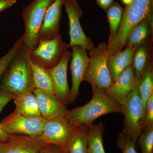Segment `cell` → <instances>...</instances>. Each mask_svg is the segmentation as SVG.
I'll return each mask as SVG.
<instances>
[{"label": "cell", "instance_id": "cell-1", "mask_svg": "<svg viewBox=\"0 0 153 153\" xmlns=\"http://www.w3.org/2000/svg\"><path fill=\"white\" fill-rule=\"evenodd\" d=\"M91 87L93 95L90 101L67 112L65 117L74 126H84L89 128L102 116L113 113L123 114L121 106L109 97L104 90Z\"/></svg>", "mask_w": 153, "mask_h": 153}, {"label": "cell", "instance_id": "cell-2", "mask_svg": "<svg viewBox=\"0 0 153 153\" xmlns=\"http://www.w3.org/2000/svg\"><path fill=\"white\" fill-rule=\"evenodd\" d=\"M0 88L16 95L33 92L35 89L30 62V50L24 44L6 68Z\"/></svg>", "mask_w": 153, "mask_h": 153}, {"label": "cell", "instance_id": "cell-3", "mask_svg": "<svg viewBox=\"0 0 153 153\" xmlns=\"http://www.w3.org/2000/svg\"><path fill=\"white\" fill-rule=\"evenodd\" d=\"M152 4L153 0H134L130 4L126 6L116 37L108 45L109 56L120 52L125 47L132 29L152 15Z\"/></svg>", "mask_w": 153, "mask_h": 153}, {"label": "cell", "instance_id": "cell-4", "mask_svg": "<svg viewBox=\"0 0 153 153\" xmlns=\"http://www.w3.org/2000/svg\"><path fill=\"white\" fill-rule=\"evenodd\" d=\"M55 0H33L23 9L22 17L25 32L22 36L24 44L29 50L37 47L38 33L46 11Z\"/></svg>", "mask_w": 153, "mask_h": 153}, {"label": "cell", "instance_id": "cell-5", "mask_svg": "<svg viewBox=\"0 0 153 153\" xmlns=\"http://www.w3.org/2000/svg\"><path fill=\"white\" fill-rule=\"evenodd\" d=\"M89 52V63L83 81L89 82L91 86L105 90L112 84V80L108 66V44L100 43Z\"/></svg>", "mask_w": 153, "mask_h": 153}, {"label": "cell", "instance_id": "cell-6", "mask_svg": "<svg viewBox=\"0 0 153 153\" xmlns=\"http://www.w3.org/2000/svg\"><path fill=\"white\" fill-rule=\"evenodd\" d=\"M121 106L124 117L123 131L135 143L142 131L144 120L142 102L138 85Z\"/></svg>", "mask_w": 153, "mask_h": 153}, {"label": "cell", "instance_id": "cell-7", "mask_svg": "<svg viewBox=\"0 0 153 153\" xmlns=\"http://www.w3.org/2000/svg\"><path fill=\"white\" fill-rule=\"evenodd\" d=\"M68 48L59 34L49 40H39L37 47L30 50V58L45 68H52L60 62Z\"/></svg>", "mask_w": 153, "mask_h": 153}, {"label": "cell", "instance_id": "cell-8", "mask_svg": "<svg viewBox=\"0 0 153 153\" xmlns=\"http://www.w3.org/2000/svg\"><path fill=\"white\" fill-rule=\"evenodd\" d=\"M46 120L42 116L26 117L15 110L3 119L0 124L10 134H21L38 137L43 132Z\"/></svg>", "mask_w": 153, "mask_h": 153}, {"label": "cell", "instance_id": "cell-9", "mask_svg": "<svg viewBox=\"0 0 153 153\" xmlns=\"http://www.w3.org/2000/svg\"><path fill=\"white\" fill-rule=\"evenodd\" d=\"M63 5L69 20L70 41L68 47L75 45L80 46L88 52L94 49L95 44L85 35L80 24V19L83 12L77 0H63Z\"/></svg>", "mask_w": 153, "mask_h": 153}, {"label": "cell", "instance_id": "cell-10", "mask_svg": "<svg viewBox=\"0 0 153 153\" xmlns=\"http://www.w3.org/2000/svg\"><path fill=\"white\" fill-rule=\"evenodd\" d=\"M76 128L65 117L47 120L43 132L38 137L44 143L56 145L66 150Z\"/></svg>", "mask_w": 153, "mask_h": 153}, {"label": "cell", "instance_id": "cell-11", "mask_svg": "<svg viewBox=\"0 0 153 153\" xmlns=\"http://www.w3.org/2000/svg\"><path fill=\"white\" fill-rule=\"evenodd\" d=\"M72 59L70 64L72 86L70 89L69 103H73L79 96V88L83 81L89 63V57L86 49L81 46H71Z\"/></svg>", "mask_w": 153, "mask_h": 153}, {"label": "cell", "instance_id": "cell-12", "mask_svg": "<svg viewBox=\"0 0 153 153\" xmlns=\"http://www.w3.org/2000/svg\"><path fill=\"white\" fill-rule=\"evenodd\" d=\"M72 56L71 52L66 50L60 62L52 68H46L52 77L55 86V95L62 103L67 105L69 103L70 89L67 79L68 62Z\"/></svg>", "mask_w": 153, "mask_h": 153}, {"label": "cell", "instance_id": "cell-13", "mask_svg": "<svg viewBox=\"0 0 153 153\" xmlns=\"http://www.w3.org/2000/svg\"><path fill=\"white\" fill-rule=\"evenodd\" d=\"M138 84L132 65L127 67L113 82L105 93L118 104L121 105Z\"/></svg>", "mask_w": 153, "mask_h": 153}, {"label": "cell", "instance_id": "cell-14", "mask_svg": "<svg viewBox=\"0 0 153 153\" xmlns=\"http://www.w3.org/2000/svg\"><path fill=\"white\" fill-rule=\"evenodd\" d=\"M45 144L38 137L11 134L0 143V153H38Z\"/></svg>", "mask_w": 153, "mask_h": 153}, {"label": "cell", "instance_id": "cell-15", "mask_svg": "<svg viewBox=\"0 0 153 153\" xmlns=\"http://www.w3.org/2000/svg\"><path fill=\"white\" fill-rule=\"evenodd\" d=\"M36 95L41 116L47 120L66 117L68 110L53 94L35 88Z\"/></svg>", "mask_w": 153, "mask_h": 153}, {"label": "cell", "instance_id": "cell-16", "mask_svg": "<svg viewBox=\"0 0 153 153\" xmlns=\"http://www.w3.org/2000/svg\"><path fill=\"white\" fill-rule=\"evenodd\" d=\"M63 0H55L44 16L41 29L38 33L39 40H49L59 35L61 9Z\"/></svg>", "mask_w": 153, "mask_h": 153}, {"label": "cell", "instance_id": "cell-17", "mask_svg": "<svg viewBox=\"0 0 153 153\" xmlns=\"http://www.w3.org/2000/svg\"><path fill=\"white\" fill-rule=\"evenodd\" d=\"M125 49L108 56L107 64L112 82L127 67L132 65L134 53L137 48L125 46Z\"/></svg>", "mask_w": 153, "mask_h": 153}, {"label": "cell", "instance_id": "cell-18", "mask_svg": "<svg viewBox=\"0 0 153 153\" xmlns=\"http://www.w3.org/2000/svg\"><path fill=\"white\" fill-rule=\"evenodd\" d=\"M16 105L15 111L28 117H38L41 116L39 104L33 92L16 95L14 99Z\"/></svg>", "mask_w": 153, "mask_h": 153}, {"label": "cell", "instance_id": "cell-19", "mask_svg": "<svg viewBox=\"0 0 153 153\" xmlns=\"http://www.w3.org/2000/svg\"><path fill=\"white\" fill-rule=\"evenodd\" d=\"M30 62L33 70V80L35 88L42 89L55 94L54 82L45 67L32 60L30 55Z\"/></svg>", "mask_w": 153, "mask_h": 153}, {"label": "cell", "instance_id": "cell-20", "mask_svg": "<svg viewBox=\"0 0 153 153\" xmlns=\"http://www.w3.org/2000/svg\"><path fill=\"white\" fill-rule=\"evenodd\" d=\"M105 126L102 122L88 128L87 153H105L103 146Z\"/></svg>", "mask_w": 153, "mask_h": 153}, {"label": "cell", "instance_id": "cell-21", "mask_svg": "<svg viewBox=\"0 0 153 153\" xmlns=\"http://www.w3.org/2000/svg\"><path fill=\"white\" fill-rule=\"evenodd\" d=\"M138 87L142 102L144 119L147 102L151 94L153 93V71L152 64L148 63L143 73L139 79Z\"/></svg>", "mask_w": 153, "mask_h": 153}, {"label": "cell", "instance_id": "cell-22", "mask_svg": "<svg viewBox=\"0 0 153 153\" xmlns=\"http://www.w3.org/2000/svg\"><path fill=\"white\" fill-rule=\"evenodd\" d=\"M152 16V14L132 29L128 37L126 46L137 48L148 38L150 32L149 23Z\"/></svg>", "mask_w": 153, "mask_h": 153}, {"label": "cell", "instance_id": "cell-23", "mask_svg": "<svg viewBox=\"0 0 153 153\" xmlns=\"http://www.w3.org/2000/svg\"><path fill=\"white\" fill-rule=\"evenodd\" d=\"M88 128L84 126L76 127L66 149L68 153H87Z\"/></svg>", "mask_w": 153, "mask_h": 153}, {"label": "cell", "instance_id": "cell-24", "mask_svg": "<svg viewBox=\"0 0 153 153\" xmlns=\"http://www.w3.org/2000/svg\"><path fill=\"white\" fill-rule=\"evenodd\" d=\"M124 9L119 4L114 2L106 11L110 28V36L108 45L112 43L116 37L123 16Z\"/></svg>", "mask_w": 153, "mask_h": 153}, {"label": "cell", "instance_id": "cell-25", "mask_svg": "<svg viewBox=\"0 0 153 153\" xmlns=\"http://www.w3.org/2000/svg\"><path fill=\"white\" fill-rule=\"evenodd\" d=\"M148 51L145 45H140L134 53L132 66L137 79L142 75L147 65Z\"/></svg>", "mask_w": 153, "mask_h": 153}, {"label": "cell", "instance_id": "cell-26", "mask_svg": "<svg viewBox=\"0 0 153 153\" xmlns=\"http://www.w3.org/2000/svg\"><path fill=\"white\" fill-rule=\"evenodd\" d=\"M23 44L24 40L23 36H22L16 41L9 52L1 58H0V85L6 68L8 66L11 60L21 49Z\"/></svg>", "mask_w": 153, "mask_h": 153}, {"label": "cell", "instance_id": "cell-27", "mask_svg": "<svg viewBox=\"0 0 153 153\" xmlns=\"http://www.w3.org/2000/svg\"><path fill=\"white\" fill-rule=\"evenodd\" d=\"M139 138L142 153H153V126L143 130Z\"/></svg>", "mask_w": 153, "mask_h": 153}, {"label": "cell", "instance_id": "cell-28", "mask_svg": "<svg viewBox=\"0 0 153 153\" xmlns=\"http://www.w3.org/2000/svg\"><path fill=\"white\" fill-rule=\"evenodd\" d=\"M117 144L118 147L122 150L123 153H137L135 148V143L123 131L119 135Z\"/></svg>", "mask_w": 153, "mask_h": 153}, {"label": "cell", "instance_id": "cell-29", "mask_svg": "<svg viewBox=\"0 0 153 153\" xmlns=\"http://www.w3.org/2000/svg\"><path fill=\"white\" fill-rule=\"evenodd\" d=\"M153 126V93L152 94L147 102L146 110L145 114L143 129Z\"/></svg>", "mask_w": 153, "mask_h": 153}, {"label": "cell", "instance_id": "cell-30", "mask_svg": "<svg viewBox=\"0 0 153 153\" xmlns=\"http://www.w3.org/2000/svg\"><path fill=\"white\" fill-rule=\"evenodd\" d=\"M15 94L0 88V114L7 104L16 97Z\"/></svg>", "mask_w": 153, "mask_h": 153}, {"label": "cell", "instance_id": "cell-31", "mask_svg": "<svg viewBox=\"0 0 153 153\" xmlns=\"http://www.w3.org/2000/svg\"><path fill=\"white\" fill-rule=\"evenodd\" d=\"M38 153H68L65 149L51 144H45Z\"/></svg>", "mask_w": 153, "mask_h": 153}, {"label": "cell", "instance_id": "cell-32", "mask_svg": "<svg viewBox=\"0 0 153 153\" xmlns=\"http://www.w3.org/2000/svg\"><path fill=\"white\" fill-rule=\"evenodd\" d=\"M16 3V0H0V12L11 7Z\"/></svg>", "mask_w": 153, "mask_h": 153}, {"label": "cell", "instance_id": "cell-33", "mask_svg": "<svg viewBox=\"0 0 153 153\" xmlns=\"http://www.w3.org/2000/svg\"><path fill=\"white\" fill-rule=\"evenodd\" d=\"M99 7L103 10L106 11L114 2V0H96Z\"/></svg>", "mask_w": 153, "mask_h": 153}, {"label": "cell", "instance_id": "cell-34", "mask_svg": "<svg viewBox=\"0 0 153 153\" xmlns=\"http://www.w3.org/2000/svg\"><path fill=\"white\" fill-rule=\"evenodd\" d=\"M10 135L0 124V143L6 141Z\"/></svg>", "mask_w": 153, "mask_h": 153}, {"label": "cell", "instance_id": "cell-35", "mask_svg": "<svg viewBox=\"0 0 153 153\" xmlns=\"http://www.w3.org/2000/svg\"><path fill=\"white\" fill-rule=\"evenodd\" d=\"M134 0H121V1L124 4L126 5V6H127L130 4Z\"/></svg>", "mask_w": 153, "mask_h": 153}]
</instances>
